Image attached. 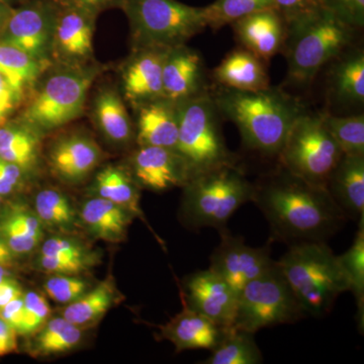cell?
Returning a JSON list of instances; mask_svg holds the SVG:
<instances>
[{"mask_svg": "<svg viewBox=\"0 0 364 364\" xmlns=\"http://www.w3.org/2000/svg\"><path fill=\"white\" fill-rule=\"evenodd\" d=\"M342 153L326 128L323 112L306 109L294 122L279 154L280 166L314 186L327 188Z\"/></svg>", "mask_w": 364, "mask_h": 364, "instance_id": "9", "label": "cell"}, {"mask_svg": "<svg viewBox=\"0 0 364 364\" xmlns=\"http://www.w3.org/2000/svg\"><path fill=\"white\" fill-rule=\"evenodd\" d=\"M45 228L33 208L11 202L0 208V236L16 258L33 253L45 238Z\"/></svg>", "mask_w": 364, "mask_h": 364, "instance_id": "23", "label": "cell"}, {"mask_svg": "<svg viewBox=\"0 0 364 364\" xmlns=\"http://www.w3.org/2000/svg\"><path fill=\"white\" fill-rule=\"evenodd\" d=\"M52 65V62L35 58L18 48L0 42V73L21 102Z\"/></svg>", "mask_w": 364, "mask_h": 364, "instance_id": "28", "label": "cell"}, {"mask_svg": "<svg viewBox=\"0 0 364 364\" xmlns=\"http://www.w3.org/2000/svg\"><path fill=\"white\" fill-rule=\"evenodd\" d=\"M182 217L193 229H227L242 205L252 202L254 183L237 164L225 165L191 177L183 186Z\"/></svg>", "mask_w": 364, "mask_h": 364, "instance_id": "6", "label": "cell"}, {"mask_svg": "<svg viewBox=\"0 0 364 364\" xmlns=\"http://www.w3.org/2000/svg\"><path fill=\"white\" fill-rule=\"evenodd\" d=\"M82 328L62 316L50 318L35 333L31 352L37 358L57 355L75 349L83 338Z\"/></svg>", "mask_w": 364, "mask_h": 364, "instance_id": "33", "label": "cell"}, {"mask_svg": "<svg viewBox=\"0 0 364 364\" xmlns=\"http://www.w3.org/2000/svg\"><path fill=\"white\" fill-rule=\"evenodd\" d=\"M220 234L221 242L210 256L208 269L219 275L237 294L277 264L269 245L252 247L241 237L230 234L227 229Z\"/></svg>", "mask_w": 364, "mask_h": 364, "instance_id": "13", "label": "cell"}, {"mask_svg": "<svg viewBox=\"0 0 364 364\" xmlns=\"http://www.w3.org/2000/svg\"><path fill=\"white\" fill-rule=\"evenodd\" d=\"M168 48L149 47L133 50L122 68L124 98L134 107L164 97L163 63Z\"/></svg>", "mask_w": 364, "mask_h": 364, "instance_id": "18", "label": "cell"}, {"mask_svg": "<svg viewBox=\"0 0 364 364\" xmlns=\"http://www.w3.org/2000/svg\"><path fill=\"white\" fill-rule=\"evenodd\" d=\"M321 6L352 28L364 26V0H318Z\"/></svg>", "mask_w": 364, "mask_h": 364, "instance_id": "42", "label": "cell"}, {"mask_svg": "<svg viewBox=\"0 0 364 364\" xmlns=\"http://www.w3.org/2000/svg\"><path fill=\"white\" fill-rule=\"evenodd\" d=\"M135 142L176 151L178 114L176 102L162 97L135 107Z\"/></svg>", "mask_w": 364, "mask_h": 364, "instance_id": "20", "label": "cell"}, {"mask_svg": "<svg viewBox=\"0 0 364 364\" xmlns=\"http://www.w3.org/2000/svg\"><path fill=\"white\" fill-rule=\"evenodd\" d=\"M212 77L215 85L233 90L256 91L270 86L264 61L242 47L225 57L213 70Z\"/></svg>", "mask_w": 364, "mask_h": 364, "instance_id": "26", "label": "cell"}, {"mask_svg": "<svg viewBox=\"0 0 364 364\" xmlns=\"http://www.w3.org/2000/svg\"><path fill=\"white\" fill-rule=\"evenodd\" d=\"M340 267L344 273L348 291L353 294L358 304L359 327L363 329L364 320V217L359 219L355 239L346 252L338 255Z\"/></svg>", "mask_w": 364, "mask_h": 364, "instance_id": "35", "label": "cell"}, {"mask_svg": "<svg viewBox=\"0 0 364 364\" xmlns=\"http://www.w3.org/2000/svg\"><path fill=\"white\" fill-rule=\"evenodd\" d=\"M23 294V289L18 280L14 277H9L0 284V309Z\"/></svg>", "mask_w": 364, "mask_h": 364, "instance_id": "49", "label": "cell"}, {"mask_svg": "<svg viewBox=\"0 0 364 364\" xmlns=\"http://www.w3.org/2000/svg\"><path fill=\"white\" fill-rule=\"evenodd\" d=\"M162 85L164 97L176 104L210 90L200 53L186 44L169 48L163 63Z\"/></svg>", "mask_w": 364, "mask_h": 364, "instance_id": "16", "label": "cell"}, {"mask_svg": "<svg viewBox=\"0 0 364 364\" xmlns=\"http://www.w3.org/2000/svg\"><path fill=\"white\" fill-rule=\"evenodd\" d=\"M252 202L264 215L273 240L324 241L347 218L329 191L282 168L254 183Z\"/></svg>", "mask_w": 364, "mask_h": 364, "instance_id": "1", "label": "cell"}, {"mask_svg": "<svg viewBox=\"0 0 364 364\" xmlns=\"http://www.w3.org/2000/svg\"><path fill=\"white\" fill-rule=\"evenodd\" d=\"M66 4H73L93 14L100 16L102 11L112 9H123L124 0H60Z\"/></svg>", "mask_w": 364, "mask_h": 364, "instance_id": "47", "label": "cell"}, {"mask_svg": "<svg viewBox=\"0 0 364 364\" xmlns=\"http://www.w3.org/2000/svg\"><path fill=\"white\" fill-rule=\"evenodd\" d=\"M56 1L58 11L50 54L52 63L66 66L92 63L97 14L73 4Z\"/></svg>", "mask_w": 364, "mask_h": 364, "instance_id": "12", "label": "cell"}, {"mask_svg": "<svg viewBox=\"0 0 364 364\" xmlns=\"http://www.w3.org/2000/svg\"><path fill=\"white\" fill-rule=\"evenodd\" d=\"M16 255L7 245L4 239L0 236V267L13 268L16 263Z\"/></svg>", "mask_w": 364, "mask_h": 364, "instance_id": "50", "label": "cell"}, {"mask_svg": "<svg viewBox=\"0 0 364 364\" xmlns=\"http://www.w3.org/2000/svg\"><path fill=\"white\" fill-rule=\"evenodd\" d=\"M328 85L333 102L342 107H363L364 52L351 46L332 60Z\"/></svg>", "mask_w": 364, "mask_h": 364, "instance_id": "22", "label": "cell"}, {"mask_svg": "<svg viewBox=\"0 0 364 364\" xmlns=\"http://www.w3.org/2000/svg\"><path fill=\"white\" fill-rule=\"evenodd\" d=\"M42 135L20 119L0 124V158L30 173L40 159Z\"/></svg>", "mask_w": 364, "mask_h": 364, "instance_id": "30", "label": "cell"}, {"mask_svg": "<svg viewBox=\"0 0 364 364\" xmlns=\"http://www.w3.org/2000/svg\"><path fill=\"white\" fill-rule=\"evenodd\" d=\"M11 277H14V275L11 273V268L0 267V284Z\"/></svg>", "mask_w": 364, "mask_h": 364, "instance_id": "52", "label": "cell"}, {"mask_svg": "<svg viewBox=\"0 0 364 364\" xmlns=\"http://www.w3.org/2000/svg\"><path fill=\"white\" fill-rule=\"evenodd\" d=\"M272 2L287 23L322 6L318 0H272Z\"/></svg>", "mask_w": 364, "mask_h": 364, "instance_id": "44", "label": "cell"}, {"mask_svg": "<svg viewBox=\"0 0 364 364\" xmlns=\"http://www.w3.org/2000/svg\"><path fill=\"white\" fill-rule=\"evenodd\" d=\"M93 119L109 142L127 146L135 141V127L123 97L114 88L105 87L98 91L93 102Z\"/></svg>", "mask_w": 364, "mask_h": 364, "instance_id": "27", "label": "cell"}, {"mask_svg": "<svg viewBox=\"0 0 364 364\" xmlns=\"http://www.w3.org/2000/svg\"><path fill=\"white\" fill-rule=\"evenodd\" d=\"M0 317L9 323L18 334L23 318V294L2 306L0 309Z\"/></svg>", "mask_w": 364, "mask_h": 364, "instance_id": "46", "label": "cell"}, {"mask_svg": "<svg viewBox=\"0 0 364 364\" xmlns=\"http://www.w3.org/2000/svg\"><path fill=\"white\" fill-rule=\"evenodd\" d=\"M14 11V6H9L6 2L0 1V36L6 28L7 21L11 18Z\"/></svg>", "mask_w": 364, "mask_h": 364, "instance_id": "51", "label": "cell"}, {"mask_svg": "<svg viewBox=\"0 0 364 364\" xmlns=\"http://www.w3.org/2000/svg\"><path fill=\"white\" fill-rule=\"evenodd\" d=\"M122 11L130 25L133 50L184 45L207 28L203 7L177 0H124Z\"/></svg>", "mask_w": 364, "mask_h": 364, "instance_id": "8", "label": "cell"}, {"mask_svg": "<svg viewBox=\"0 0 364 364\" xmlns=\"http://www.w3.org/2000/svg\"><path fill=\"white\" fill-rule=\"evenodd\" d=\"M90 289V282L80 275L53 274L44 284L46 296L64 306L73 303Z\"/></svg>", "mask_w": 364, "mask_h": 364, "instance_id": "38", "label": "cell"}, {"mask_svg": "<svg viewBox=\"0 0 364 364\" xmlns=\"http://www.w3.org/2000/svg\"><path fill=\"white\" fill-rule=\"evenodd\" d=\"M210 92L222 119L238 128L245 147L264 156H279L291 126L306 109L299 98L272 85L256 91L217 85Z\"/></svg>", "mask_w": 364, "mask_h": 364, "instance_id": "2", "label": "cell"}, {"mask_svg": "<svg viewBox=\"0 0 364 364\" xmlns=\"http://www.w3.org/2000/svg\"><path fill=\"white\" fill-rule=\"evenodd\" d=\"M263 355L254 338V333L228 329L210 350L205 364H260Z\"/></svg>", "mask_w": 364, "mask_h": 364, "instance_id": "34", "label": "cell"}, {"mask_svg": "<svg viewBox=\"0 0 364 364\" xmlns=\"http://www.w3.org/2000/svg\"><path fill=\"white\" fill-rule=\"evenodd\" d=\"M326 128L338 144L343 155L364 156V114L336 116L323 112Z\"/></svg>", "mask_w": 364, "mask_h": 364, "instance_id": "36", "label": "cell"}, {"mask_svg": "<svg viewBox=\"0 0 364 364\" xmlns=\"http://www.w3.org/2000/svg\"><path fill=\"white\" fill-rule=\"evenodd\" d=\"M230 26L241 47L264 62L284 49L287 21L275 9L248 14Z\"/></svg>", "mask_w": 364, "mask_h": 364, "instance_id": "19", "label": "cell"}, {"mask_svg": "<svg viewBox=\"0 0 364 364\" xmlns=\"http://www.w3.org/2000/svg\"><path fill=\"white\" fill-rule=\"evenodd\" d=\"M37 255L56 258H100L97 250L75 237L67 234H58L42 242Z\"/></svg>", "mask_w": 364, "mask_h": 364, "instance_id": "39", "label": "cell"}, {"mask_svg": "<svg viewBox=\"0 0 364 364\" xmlns=\"http://www.w3.org/2000/svg\"><path fill=\"white\" fill-rule=\"evenodd\" d=\"M0 1L6 2V4L13 6V4H14V2L23 1V0H0Z\"/></svg>", "mask_w": 364, "mask_h": 364, "instance_id": "53", "label": "cell"}, {"mask_svg": "<svg viewBox=\"0 0 364 364\" xmlns=\"http://www.w3.org/2000/svg\"><path fill=\"white\" fill-rule=\"evenodd\" d=\"M327 189L347 219L364 217V156L342 155L330 174Z\"/></svg>", "mask_w": 364, "mask_h": 364, "instance_id": "24", "label": "cell"}, {"mask_svg": "<svg viewBox=\"0 0 364 364\" xmlns=\"http://www.w3.org/2000/svg\"><path fill=\"white\" fill-rule=\"evenodd\" d=\"M129 170L140 188L156 193L183 188L191 178L186 162L176 151L155 146H138Z\"/></svg>", "mask_w": 364, "mask_h": 364, "instance_id": "15", "label": "cell"}, {"mask_svg": "<svg viewBox=\"0 0 364 364\" xmlns=\"http://www.w3.org/2000/svg\"><path fill=\"white\" fill-rule=\"evenodd\" d=\"M274 9L272 0H215L203 7L207 28L218 31L256 11Z\"/></svg>", "mask_w": 364, "mask_h": 364, "instance_id": "37", "label": "cell"}, {"mask_svg": "<svg viewBox=\"0 0 364 364\" xmlns=\"http://www.w3.org/2000/svg\"><path fill=\"white\" fill-rule=\"evenodd\" d=\"M183 303L224 329L234 328L238 294L212 270L188 275L182 289Z\"/></svg>", "mask_w": 364, "mask_h": 364, "instance_id": "14", "label": "cell"}, {"mask_svg": "<svg viewBox=\"0 0 364 364\" xmlns=\"http://www.w3.org/2000/svg\"><path fill=\"white\" fill-rule=\"evenodd\" d=\"M2 203H4V198L0 196V208H1Z\"/></svg>", "mask_w": 364, "mask_h": 364, "instance_id": "55", "label": "cell"}, {"mask_svg": "<svg viewBox=\"0 0 364 364\" xmlns=\"http://www.w3.org/2000/svg\"><path fill=\"white\" fill-rule=\"evenodd\" d=\"M51 308L45 294L31 291L23 293V318L18 335L32 336L49 320Z\"/></svg>", "mask_w": 364, "mask_h": 364, "instance_id": "40", "label": "cell"}, {"mask_svg": "<svg viewBox=\"0 0 364 364\" xmlns=\"http://www.w3.org/2000/svg\"><path fill=\"white\" fill-rule=\"evenodd\" d=\"M58 4L56 0H26L14 7L0 42L43 61H51V46Z\"/></svg>", "mask_w": 364, "mask_h": 364, "instance_id": "11", "label": "cell"}, {"mask_svg": "<svg viewBox=\"0 0 364 364\" xmlns=\"http://www.w3.org/2000/svg\"><path fill=\"white\" fill-rule=\"evenodd\" d=\"M161 336L176 346V352L191 349L213 348L219 343L226 329L189 308L183 303V310L160 328Z\"/></svg>", "mask_w": 364, "mask_h": 364, "instance_id": "21", "label": "cell"}, {"mask_svg": "<svg viewBox=\"0 0 364 364\" xmlns=\"http://www.w3.org/2000/svg\"><path fill=\"white\" fill-rule=\"evenodd\" d=\"M104 152L95 139L83 133H72L57 139L48 152L50 168L62 181L77 184L97 168Z\"/></svg>", "mask_w": 364, "mask_h": 364, "instance_id": "17", "label": "cell"}, {"mask_svg": "<svg viewBox=\"0 0 364 364\" xmlns=\"http://www.w3.org/2000/svg\"><path fill=\"white\" fill-rule=\"evenodd\" d=\"M176 105V152L186 162L191 178L208 170L237 164L236 157L228 149L222 130V117L210 90Z\"/></svg>", "mask_w": 364, "mask_h": 364, "instance_id": "7", "label": "cell"}, {"mask_svg": "<svg viewBox=\"0 0 364 364\" xmlns=\"http://www.w3.org/2000/svg\"><path fill=\"white\" fill-rule=\"evenodd\" d=\"M358 31L323 6L287 23L282 53L287 58L289 85H312L323 67L353 46Z\"/></svg>", "mask_w": 364, "mask_h": 364, "instance_id": "3", "label": "cell"}, {"mask_svg": "<svg viewBox=\"0 0 364 364\" xmlns=\"http://www.w3.org/2000/svg\"><path fill=\"white\" fill-rule=\"evenodd\" d=\"M79 223L97 240L119 243L127 238L134 215L116 203L92 196L78 210Z\"/></svg>", "mask_w": 364, "mask_h": 364, "instance_id": "25", "label": "cell"}, {"mask_svg": "<svg viewBox=\"0 0 364 364\" xmlns=\"http://www.w3.org/2000/svg\"><path fill=\"white\" fill-rule=\"evenodd\" d=\"M33 263L39 272L49 275H80L100 264V258H56L37 255Z\"/></svg>", "mask_w": 364, "mask_h": 364, "instance_id": "41", "label": "cell"}, {"mask_svg": "<svg viewBox=\"0 0 364 364\" xmlns=\"http://www.w3.org/2000/svg\"><path fill=\"white\" fill-rule=\"evenodd\" d=\"M305 317L277 261L269 272L241 289L234 328L255 334L264 328L293 324Z\"/></svg>", "mask_w": 364, "mask_h": 364, "instance_id": "10", "label": "cell"}, {"mask_svg": "<svg viewBox=\"0 0 364 364\" xmlns=\"http://www.w3.org/2000/svg\"><path fill=\"white\" fill-rule=\"evenodd\" d=\"M33 210L45 229L70 234L78 226V212L69 196L60 189H41L36 196Z\"/></svg>", "mask_w": 364, "mask_h": 364, "instance_id": "32", "label": "cell"}, {"mask_svg": "<svg viewBox=\"0 0 364 364\" xmlns=\"http://www.w3.org/2000/svg\"><path fill=\"white\" fill-rule=\"evenodd\" d=\"M26 174L18 165L0 158V196H14L25 188Z\"/></svg>", "mask_w": 364, "mask_h": 364, "instance_id": "43", "label": "cell"}, {"mask_svg": "<svg viewBox=\"0 0 364 364\" xmlns=\"http://www.w3.org/2000/svg\"><path fill=\"white\" fill-rule=\"evenodd\" d=\"M18 332L0 317V358L18 350Z\"/></svg>", "mask_w": 364, "mask_h": 364, "instance_id": "48", "label": "cell"}, {"mask_svg": "<svg viewBox=\"0 0 364 364\" xmlns=\"http://www.w3.org/2000/svg\"><path fill=\"white\" fill-rule=\"evenodd\" d=\"M6 121V119H4V117L1 116V114H0V124H2L4 123V122Z\"/></svg>", "mask_w": 364, "mask_h": 364, "instance_id": "54", "label": "cell"}, {"mask_svg": "<svg viewBox=\"0 0 364 364\" xmlns=\"http://www.w3.org/2000/svg\"><path fill=\"white\" fill-rule=\"evenodd\" d=\"M105 69L97 62L79 66L53 64L28 95L18 119L42 136L71 123L85 111L91 86Z\"/></svg>", "mask_w": 364, "mask_h": 364, "instance_id": "4", "label": "cell"}, {"mask_svg": "<svg viewBox=\"0 0 364 364\" xmlns=\"http://www.w3.org/2000/svg\"><path fill=\"white\" fill-rule=\"evenodd\" d=\"M140 188L129 168L111 165L95 176L90 193L116 203L146 222L140 205Z\"/></svg>", "mask_w": 364, "mask_h": 364, "instance_id": "29", "label": "cell"}, {"mask_svg": "<svg viewBox=\"0 0 364 364\" xmlns=\"http://www.w3.org/2000/svg\"><path fill=\"white\" fill-rule=\"evenodd\" d=\"M21 105L20 98L0 73V114L7 119V117Z\"/></svg>", "mask_w": 364, "mask_h": 364, "instance_id": "45", "label": "cell"}, {"mask_svg": "<svg viewBox=\"0 0 364 364\" xmlns=\"http://www.w3.org/2000/svg\"><path fill=\"white\" fill-rule=\"evenodd\" d=\"M116 286L112 279H105L97 287H90L80 298L64 306L61 316L80 328L90 327L109 312L116 304Z\"/></svg>", "mask_w": 364, "mask_h": 364, "instance_id": "31", "label": "cell"}, {"mask_svg": "<svg viewBox=\"0 0 364 364\" xmlns=\"http://www.w3.org/2000/svg\"><path fill=\"white\" fill-rule=\"evenodd\" d=\"M277 265L306 316L329 313L340 294L348 291L338 255L324 241L291 244Z\"/></svg>", "mask_w": 364, "mask_h": 364, "instance_id": "5", "label": "cell"}]
</instances>
